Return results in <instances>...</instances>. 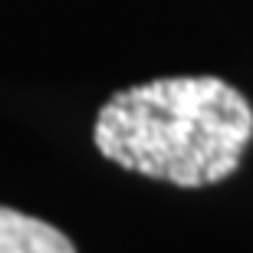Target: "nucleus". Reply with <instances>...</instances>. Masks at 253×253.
I'll return each mask as SVG.
<instances>
[{
  "label": "nucleus",
  "mask_w": 253,
  "mask_h": 253,
  "mask_svg": "<svg viewBox=\"0 0 253 253\" xmlns=\"http://www.w3.org/2000/svg\"><path fill=\"white\" fill-rule=\"evenodd\" d=\"M102 158L174 188L230 178L253 141V109L217 76H168L115 92L92 128Z\"/></svg>",
  "instance_id": "obj_1"
},
{
  "label": "nucleus",
  "mask_w": 253,
  "mask_h": 253,
  "mask_svg": "<svg viewBox=\"0 0 253 253\" xmlns=\"http://www.w3.org/2000/svg\"><path fill=\"white\" fill-rule=\"evenodd\" d=\"M0 253H76V247L46 220L0 207Z\"/></svg>",
  "instance_id": "obj_2"
}]
</instances>
